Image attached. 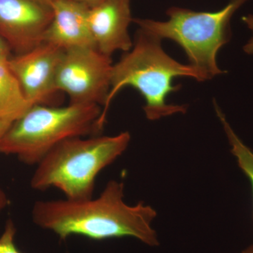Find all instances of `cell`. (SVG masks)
Here are the masks:
<instances>
[{
  "label": "cell",
  "mask_w": 253,
  "mask_h": 253,
  "mask_svg": "<svg viewBox=\"0 0 253 253\" xmlns=\"http://www.w3.org/2000/svg\"><path fill=\"white\" fill-rule=\"evenodd\" d=\"M53 17L46 28L42 42L63 50L94 47L87 22L88 8L71 0H54Z\"/></svg>",
  "instance_id": "obj_10"
},
{
  "label": "cell",
  "mask_w": 253,
  "mask_h": 253,
  "mask_svg": "<svg viewBox=\"0 0 253 253\" xmlns=\"http://www.w3.org/2000/svg\"><path fill=\"white\" fill-rule=\"evenodd\" d=\"M240 253H253V244L251 245L249 248L245 249L244 251H243L242 252Z\"/></svg>",
  "instance_id": "obj_19"
},
{
  "label": "cell",
  "mask_w": 253,
  "mask_h": 253,
  "mask_svg": "<svg viewBox=\"0 0 253 253\" xmlns=\"http://www.w3.org/2000/svg\"><path fill=\"white\" fill-rule=\"evenodd\" d=\"M40 1H42V2L45 3V4L49 5V6H52L54 0H40Z\"/></svg>",
  "instance_id": "obj_20"
},
{
  "label": "cell",
  "mask_w": 253,
  "mask_h": 253,
  "mask_svg": "<svg viewBox=\"0 0 253 253\" xmlns=\"http://www.w3.org/2000/svg\"><path fill=\"white\" fill-rule=\"evenodd\" d=\"M156 217V211L144 203L126 204L124 184L117 180L109 181L94 199L39 201L32 211L37 226L63 241L72 235L96 241L132 237L149 246L159 244L152 227Z\"/></svg>",
  "instance_id": "obj_1"
},
{
  "label": "cell",
  "mask_w": 253,
  "mask_h": 253,
  "mask_svg": "<svg viewBox=\"0 0 253 253\" xmlns=\"http://www.w3.org/2000/svg\"><path fill=\"white\" fill-rule=\"evenodd\" d=\"M87 22L96 49L105 56L132 48L128 31L133 22L130 0H106L88 8Z\"/></svg>",
  "instance_id": "obj_9"
},
{
  "label": "cell",
  "mask_w": 253,
  "mask_h": 253,
  "mask_svg": "<svg viewBox=\"0 0 253 253\" xmlns=\"http://www.w3.org/2000/svg\"><path fill=\"white\" fill-rule=\"evenodd\" d=\"M130 140L128 131L66 139L37 165L31 187L38 191L56 188L73 201L91 199L98 174L126 151Z\"/></svg>",
  "instance_id": "obj_3"
},
{
  "label": "cell",
  "mask_w": 253,
  "mask_h": 253,
  "mask_svg": "<svg viewBox=\"0 0 253 253\" xmlns=\"http://www.w3.org/2000/svg\"><path fill=\"white\" fill-rule=\"evenodd\" d=\"M112 61L94 47L63 51L56 84L69 96L70 104L105 106L112 75Z\"/></svg>",
  "instance_id": "obj_6"
},
{
  "label": "cell",
  "mask_w": 253,
  "mask_h": 253,
  "mask_svg": "<svg viewBox=\"0 0 253 253\" xmlns=\"http://www.w3.org/2000/svg\"><path fill=\"white\" fill-rule=\"evenodd\" d=\"M71 1L83 5V6H86V7L91 8L92 6H96V5L104 2L106 0H71Z\"/></svg>",
  "instance_id": "obj_16"
},
{
  "label": "cell",
  "mask_w": 253,
  "mask_h": 253,
  "mask_svg": "<svg viewBox=\"0 0 253 253\" xmlns=\"http://www.w3.org/2000/svg\"><path fill=\"white\" fill-rule=\"evenodd\" d=\"M242 21L253 32V37L244 46V50L248 54H253V15L249 14L244 16L242 18Z\"/></svg>",
  "instance_id": "obj_14"
},
{
  "label": "cell",
  "mask_w": 253,
  "mask_h": 253,
  "mask_svg": "<svg viewBox=\"0 0 253 253\" xmlns=\"http://www.w3.org/2000/svg\"><path fill=\"white\" fill-rule=\"evenodd\" d=\"M52 17L40 0H0V36L18 54L27 52L42 42Z\"/></svg>",
  "instance_id": "obj_8"
},
{
  "label": "cell",
  "mask_w": 253,
  "mask_h": 253,
  "mask_svg": "<svg viewBox=\"0 0 253 253\" xmlns=\"http://www.w3.org/2000/svg\"><path fill=\"white\" fill-rule=\"evenodd\" d=\"M178 77L201 81L199 73L191 65L172 59L163 50L161 40L139 28L132 48L113 65L111 87L98 123L99 131L104 127L111 101L126 86L142 95L146 102L143 109L150 121L185 113L187 108L184 105L167 103L168 95L180 89V85H172L173 80Z\"/></svg>",
  "instance_id": "obj_2"
},
{
  "label": "cell",
  "mask_w": 253,
  "mask_h": 253,
  "mask_svg": "<svg viewBox=\"0 0 253 253\" xmlns=\"http://www.w3.org/2000/svg\"><path fill=\"white\" fill-rule=\"evenodd\" d=\"M64 50L42 42L27 52L8 59V66L32 104L57 106L56 80Z\"/></svg>",
  "instance_id": "obj_7"
},
{
  "label": "cell",
  "mask_w": 253,
  "mask_h": 253,
  "mask_svg": "<svg viewBox=\"0 0 253 253\" xmlns=\"http://www.w3.org/2000/svg\"><path fill=\"white\" fill-rule=\"evenodd\" d=\"M101 113L96 104L33 105L5 133L0 141V153L37 166L62 141L100 132Z\"/></svg>",
  "instance_id": "obj_4"
},
{
  "label": "cell",
  "mask_w": 253,
  "mask_h": 253,
  "mask_svg": "<svg viewBox=\"0 0 253 253\" xmlns=\"http://www.w3.org/2000/svg\"><path fill=\"white\" fill-rule=\"evenodd\" d=\"M7 61L0 59V120L14 122L33 104L23 94Z\"/></svg>",
  "instance_id": "obj_11"
},
{
  "label": "cell",
  "mask_w": 253,
  "mask_h": 253,
  "mask_svg": "<svg viewBox=\"0 0 253 253\" xmlns=\"http://www.w3.org/2000/svg\"><path fill=\"white\" fill-rule=\"evenodd\" d=\"M13 122L8 121H4V120H0V141L4 136L5 133L9 129V126L12 124Z\"/></svg>",
  "instance_id": "obj_17"
},
{
  "label": "cell",
  "mask_w": 253,
  "mask_h": 253,
  "mask_svg": "<svg viewBox=\"0 0 253 253\" xmlns=\"http://www.w3.org/2000/svg\"><path fill=\"white\" fill-rule=\"evenodd\" d=\"M16 233L14 222L9 219L6 221L4 230L0 236V253H22L15 245Z\"/></svg>",
  "instance_id": "obj_13"
},
{
  "label": "cell",
  "mask_w": 253,
  "mask_h": 253,
  "mask_svg": "<svg viewBox=\"0 0 253 253\" xmlns=\"http://www.w3.org/2000/svg\"><path fill=\"white\" fill-rule=\"evenodd\" d=\"M8 203H9V200H8L6 193L4 192V190L0 188V214L6 207Z\"/></svg>",
  "instance_id": "obj_18"
},
{
  "label": "cell",
  "mask_w": 253,
  "mask_h": 253,
  "mask_svg": "<svg viewBox=\"0 0 253 253\" xmlns=\"http://www.w3.org/2000/svg\"><path fill=\"white\" fill-rule=\"evenodd\" d=\"M10 51L11 49H10L9 46L0 36V59H9L11 57Z\"/></svg>",
  "instance_id": "obj_15"
},
{
  "label": "cell",
  "mask_w": 253,
  "mask_h": 253,
  "mask_svg": "<svg viewBox=\"0 0 253 253\" xmlns=\"http://www.w3.org/2000/svg\"><path fill=\"white\" fill-rule=\"evenodd\" d=\"M214 109L227 136L228 141L231 146V153L236 158L240 169L251 181L253 194V150L248 147L236 134L235 131L228 123L225 115L221 111L215 101Z\"/></svg>",
  "instance_id": "obj_12"
},
{
  "label": "cell",
  "mask_w": 253,
  "mask_h": 253,
  "mask_svg": "<svg viewBox=\"0 0 253 253\" xmlns=\"http://www.w3.org/2000/svg\"><path fill=\"white\" fill-rule=\"evenodd\" d=\"M249 0H230L214 12L169 8L167 21L133 18V22L158 39L170 40L185 51L189 65L197 71L201 81L224 73L218 67V51L231 39L230 21L237 10Z\"/></svg>",
  "instance_id": "obj_5"
}]
</instances>
